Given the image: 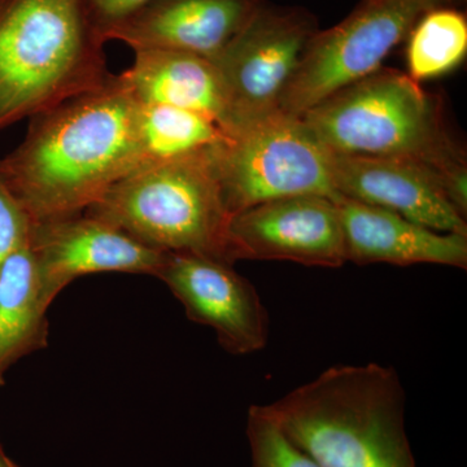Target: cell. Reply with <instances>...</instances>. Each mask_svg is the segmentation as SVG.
<instances>
[{"instance_id":"2","label":"cell","mask_w":467,"mask_h":467,"mask_svg":"<svg viewBox=\"0 0 467 467\" xmlns=\"http://www.w3.org/2000/svg\"><path fill=\"white\" fill-rule=\"evenodd\" d=\"M278 429L321 467H417L391 367L335 365L272 404Z\"/></svg>"},{"instance_id":"19","label":"cell","mask_w":467,"mask_h":467,"mask_svg":"<svg viewBox=\"0 0 467 467\" xmlns=\"http://www.w3.org/2000/svg\"><path fill=\"white\" fill-rule=\"evenodd\" d=\"M247 438L252 467H321L285 438L264 405L248 410Z\"/></svg>"},{"instance_id":"6","label":"cell","mask_w":467,"mask_h":467,"mask_svg":"<svg viewBox=\"0 0 467 467\" xmlns=\"http://www.w3.org/2000/svg\"><path fill=\"white\" fill-rule=\"evenodd\" d=\"M230 216L263 202L318 195L339 199L331 152L299 117L278 112L233 131L212 152Z\"/></svg>"},{"instance_id":"15","label":"cell","mask_w":467,"mask_h":467,"mask_svg":"<svg viewBox=\"0 0 467 467\" xmlns=\"http://www.w3.org/2000/svg\"><path fill=\"white\" fill-rule=\"evenodd\" d=\"M133 66L121 73L140 104L192 110L214 119L226 131L227 99L216 64L174 50L134 51Z\"/></svg>"},{"instance_id":"22","label":"cell","mask_w":467,"mask_h":467,"mask_svg":"<svg viewBox=\"0 0 467 467\" xmlns=\"http://www.w3.org/2000/svg\"><path fill=\"white\" fill-rule=\"evenodd\" d=\"M414 2L422 5L427 11H431V9L442 8L445 5H453V3L462 2V0H414Z\"/></svg>"},{"instance_id":"13","label":"cell","mask_w":467,"mask_h":467,"mask_svg":"<svg viewBox=\"0 0 467 467\" xmlns=\"http://www.w3.org/2000/svg\"><path fill=\"white\" fill-rule=\"evenodd\" d=\"M264 0H149L104 32L137 50H174L216 60Z\"/></svg>"},{"instance_id":"8","label":"cell","mask_w":467,"mask_h":467,"mask_svg":"<svg viewBox=\"0 0 467 467\" xmlns=\"http://www.w3.org/2000/svg\"><path fill=\"white\" fill-rule=\"evenodd\" d=\"M317 21L306 9L265 2L213 60L227 99L226 133L279 112Z\"/></svg>"},{"instance_id":"5","label":"cell","mask_w":467,"mask_h":467,"mask_svg":"<svg viewBox=\"0 0 467 467\" xmlns=\"http://www.w3.org/2000/svg\"><path fill=\"white\" fill-rule=\"evenodd\" d=\"M299 119L337 155L414 160L436 173L466 160L445 133L432 98L389 67L335 92Z\"/></svg>"},{"instance_id":"3","label":"cell","mask_w":467,"mask_h":467,"mask_svg":"<svg viewBox=\"0 0 467 467\" xmlns=\"http://www.w3.org/2000/svg\"><path fill=\"white\" fill-rule=\"evenodd\" d=\"M90 0H0V130L109 81Z\"/></svg>"},{"instance_id":"1","label":"cell","mask_w":467,"mask_h":467,"mask_svg":"<svg viewBox=\"0 0 467 467\" xmlns=\"http://www.w3.org/2000/svg\"><path fill=\"white\" fill-rule=\"evenodd\" d=\"M144 164L140 103L119 76L30 119L0 168L33 223L82 214Z\"/></svg>"},{"instance_id":"9","label":"cell","mask_w":467,"mask_h":467,"mask_svg":"<svg viewBox=\"0 0 467 467\" xmlns=\"http://www.w3.org/2000/svg\"><path fill=\"white\" fill-rule=\"evenodd\" d=\"M225 261L190 252H165L156 278L180 300L187 317L208 326L234 356L265 348L269 317L256 287Z\"/></svg>"},{"instance_id":"17","label":"cell","mask_w":467,"mask_h":467,"mask_svg":"<svg viewBox=\"0 0 467 467\" xmlns=\"http://www.w3.org/2000/svg\"><path fill=\"white\" fill-rule=\"evenodd\" d=\"M144 164L198 155L225 142L229 134L214 119L161 104H140Z\"/></svg>"},{"instance_id":"11","label":"cell","mask_w":467,"mask_h":467,"mask_svg":"<svg viewBox=\"0 0 467 467\" xmlns=\"http://www.w3.org/2000/svg\"><path fill=\"white\" fill-rule=\"evenodd\" d=\"M29 245L41 295L48 306L79 276L98 273L155 276L165 256V251L150 248L110 223L85 213L32 221Z\"/></svg>"},{"instance_id":"24","label":"cell","mask_w":467,"mask_h":467,"mask_svg":"<svg viewBox=\"0 0 467 467\" xmlns=\"http://www.w3.org/2000/svg\"><path fill=\"white\" fill-rule=\"evenodd\" d=\"M17 467H20V466H17Z\"/></svg>"},{"instance_id":"18","label":"cell","mask_w":467,"mask_h":467,"mask_svg":"<svg viewBox=\"0 0 467 467\" xmlns=\"http://www.w3.org/2000/svg\"><path fill=\"white\" fill-rule=\"evenodd\" d=\"M467 52V21L451 8L427 11L411 27L408 45V76L420 84L451 72Z\"/></svg>"},{"instance_id":"21","label":"cell","mask_w":467,"mask_h":467,"mask_svg":"<svg viewBox=\"0 0 467 467\" xmlns=\"http://www.w3.org/2000/svg\"><path fill=\"white\" fill-rule=\"evenodd\" d=\"M149 0H90L92 12L104 34L113 24L133 14Z\"/></svg>"},{"instance_id":"14","label":"cell","mask_w":467,"mask_h":467,"mask_svg":"<svg viewBox=\"0 0 467 467\" xmlns=\"http://www.w3.org/2000/svg\"><path fill=\"white\" fill-rule=\"evenodd\" d=\"M335 202L350 263L467 267L466 235L435 232L395 212L342 196Z\"/></svg>"},{"instance_id":"4","label":"cell","mask_w":467,"mask_h":467,"mask_svg":"<svg viewBox=\"0 0 467 467\" xmlns=\"http://www.w3.org/2000/svg\"><path fill=\"white\" fill-rule=\"evenodd\" d=\"M213 150L143 164L84 213L155 250L190 252L232 264L227 239L232 216L223 204Z\"/></svg>"},{"instance_id":"10","label":"cell","mask_w":467,"mask_h":467,"mask_svg":"<svg viewBox=\"0 0 467 467\" xmlns=\"http://www.w3.org/2000/svg\"><path fill=\"white\" fill-rule=\"evenodd\" d=\"M229 260L291 261L306 266L347 263L339 211L333 199L292 196L254 205L230 218Z\"/></svg>"},{"instance_id":"20","label":"cell","mask_w":467,"mask_h":467,"mask_svg":"<svg viewBox=\"0 0 467 467\" xmlns=\"http://www.w3.org/2000/svg\"><path fill=\"white\" fill-rule=\"evenodd\" d=\"M32 220L0 168V272L8 257L29 238Z\"/></svg>"},{"instance_id":"16","label":"cell","mask_w":467,"mask_h":467,"mask_svg":"<svg viewBox=\"0 0 467 467\" xmlns=\"http://www.w3.org/2000/svg\"><path fill=\"white\" fill-rule=\"evenodd\" d=\"M48 308L27 238L0 272V386L17 361L47 347Z\"/></svg>"},{"instance_id":"7","label":"cell","mask_w":467,"mask_h":467,"mask_svg":"<svg viewBox=\"0 0 467 467\" xmlns=\"http://www.w3.org/2000/svg\"><path fill=\"white\" fill-rule=\"evenodd\" d=\"M425 12L414 0H362L342 23L312 36L279 112L301 117L335 92L373 75Z\"/></svg>"},{"instance_id":"12","label":"cell","mask_w":467,"mask_h":467,"mask_svg":"<svg viewBox=\"0 0 467 467\" xmlns=\"http://www.w3.org/2000/svg\"><path fill=\"white\" fill-rule=\"evenodd\" d=\"M337 196L395 212L439 233L467 236L466 218L445 196L435 169L408 159L331 153Z\"/></svg>"},{"instance_id":"23","label":"cell","mask_w":467,"mask_h":467,"mask_svg":"<svg viewBox=\"0 0 467 467\" xmlns=\"http://www.w3.org/2000/svg\"><path fill=\"white\" fill-rule=\"evenodd\" d=\"M16 463L14 462L7 453H5V448H3L2 442H0V467H17Z\"/></svg>"}]
</instances>
